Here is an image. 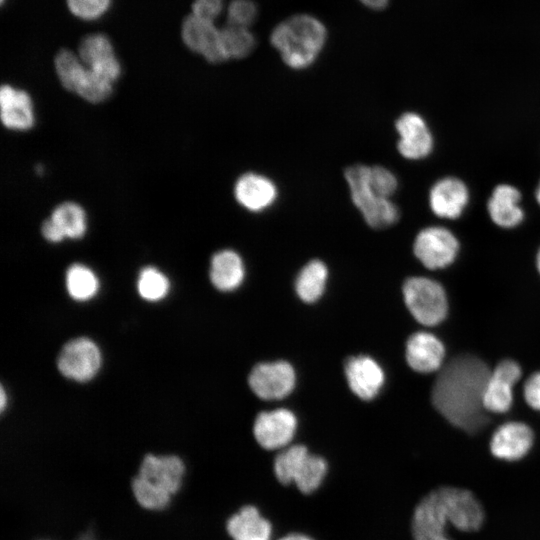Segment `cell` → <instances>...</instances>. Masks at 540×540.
Returning a JSON list of instances; mask_svg holds the SVG:
<instances>
[{
	"label": "cell",
	"instance_id": "obj_8",
	"mask_svg": "<svg viewBox=\"0 0 540 540\" xmlns=\"http://www.w3.org/2000/svg\"><path fill=\"white\" fill-rule=\"evenodd\" d=\"M249 386L263 400H279L288 396L296 384L293 366L286 361L263 362L254 366Z\"/></svg>",
	"mask_w": 540,
	"mask_h": 540
},
{
	"label": "cell",
	"instance_id": "obj_34",
	"mask_svg": "<svg viewBox=\"0 0 540 540\" xmlns=\"http://www.w3.org/2000/svg\"><path fill=\"white\" fill-rule=\"evenodd\" d=\"M369 182L377 194L385 198H391L398 189L396 175L381 165L369 166Z\"/></svg>",
	"mask_w": 540,
	"mask_h": 540
},
{
	"label": "cell",
	"instance_id": "obj_20",
	"mask_svg": "<svg viewBox=\"0 0 540 540\" xmlns=\"http://www.w3.org/2000/svg\"><path fill=\"white\" fill-rule=\"evenodd\" d=\"M405 357L414 371L431 373L440 370L443 366L445 348L433 334L416 332L406 342Z\"/></svg>",
	"mask_w": 540,
	"mask_h": 540
},
{
	"label": "cell",
	"instance_id": "obj_42",
	"mask_svg": "<svg viewBox=\"0 0 540 540\" xmlns=\"http://www.w3.org/2000/svg\"><path fill=\"white\" fill-rule=\"evenodd\" d=\"M77 540H95V538L92 533L87 532L81 535Z\"/></svg>",
	"mask_w": 540,
	"mask_h": 540
},
{
	"label": "cell",
	"instance_id": "obj_9",
	"mask_svg": "<svg viewBox=\"0 0 540 540\" xmlns=\"http://www.w3.org/2000/svg\"><path fill=\"white\" fill-rule=\"evenodd\" d=\"M395 129L399 136L397 150L403 158L418 161L432 153L433 134L420 114L412 111L401 114L395 121Z\"/></svg>",
	"mask_w": 540,
	"mask_h": 540
},
{
	"label": "cell",
	"instance_id": "obj_17",
	"mask_svg": "<svg viewBox=\"0 0 540 540\" xmlns=\"http://www.w3.org/2000/svg\"><path fill=\"white\" fill-rule=\"evenodd\" d=\"M233 193L241 207L255 213L270 208L278 198L274 181L255 172L242 174L234 184Z\"/></svg>",
	"mask_w": 540,
	"mask_h": 540
},
{
	"label": "cell",
	"instance_id": "obj_37",
	"mask_svg": "<svg viewBox=\"0 0 540 540\" xmlns=\"http://www.w3.org/2000/svg\"><path fill=\"white\" fill-rule=\"evenodd\" d=\"M524 398L529 406L540 411V372L532 374L525 382Z\"/></svg>",
	"mask_w": 540,
	"mask_h": 540
},
{
	"label": "cell",
	"instance_id": "obj_25",
	"mask_svg": "<svg viewBox=\"0 0 540 540\" xmlns=\"http://www.w3.org/2000/svg\"><path fill=\"white\" fill-rule=\"evenodd\" d=\"M50 218L61 230L65 238L79 239L87 230L84 209L75 202H63L55 207Z\"/></svg>",
	"mask_w": 540,
	"mask_h": 540
},
{
	"label": "cell",
	"instance_id": "obj_29",
	"mask_svg": "<svg viewBox=\"0 0 540 540\" xmlns=\"http://www.w3.org/2000/svg\"><path fill=\"white\" fill-rule=\"evenodd\" d=\"M78 56L86 67L100 64L115 57L114 48L108 36L94 33L85 36L78 47Z\"/></svg>",
	"mask_w": 540,
	"mask_h": 540
},
{
	"label": "cell",
	"instance_id": "obj_21",
	"mask_svg": "<svg viewBox=\"0 0 540 540\" xmlns=\"http://www.w3.org/2000/svg\"><path fill=\"white\" fill-rule=\"evenodd\" d=\"M0 114L3 125L10 130L26 131L35 123L30 95L9 84L2 85L0 89Z\"/></svg>",
	"mask_w": 540,
	"mask_h": 540
},
{
	"label": "cell",
	"instance_id": "obj_23",
	"mask_svg": "<svg viewBox=\"0 0 540 540\" xmlns=\"http://www.w3.org/2000/svg\"><path fill=\"white\" fill-rule=\"evenodd\" d=\"M226 528L233 540H270L272 532L270 522L251 505L243 506L232 515Z\"/></svg>",
	"mask_w": 540,
	"mask_h": 540
},
{
	"label": "cell",
	"instance_id": "obj_41",
	"mask_svg": "<svg viewBox=\"0 0 540 540\" xmlns=\"http://www.w3.org/2000/svg\"><path fill=\"white\" fill-rule=\"evenodd\" d=\"M6 403H7V396H6L4 387H1V394H0V407H1V411H4L5 406H6Z\"/></svg>",
	"mask_w": 540,
	"mask_h": 540
},
{
	"label": "cell",
	"instance_id": "obj_22",
	"mask_svg": "<svg viewBox=\"0 0 540 540\" xmlns=\"http://www.w3.org/2000/svg\"><path fill=\"white\" fill-rule=\"evenodd\" d=\"M209 274L215 288L229 292L237 289L243 283L245 265L236 251L223 249L212 256Z\"/></svg>",
	"mask_w": 540,
	"mask_h": 540
},
{
	"label": "cell",
	"instance_id": "obj_6",
	"mask_svg": "<svg viewBox=\"0 0 540 540\" xmlns=\"http://www.w3.org/2000/svg\"><path fill=\"white\" fill-rule=\"evenodd\" d=\"M404 302L411 315L422 325L441 323L448 311L445 290L435 280L426 277H410L402 287Z\"/></svg>",
	"mask_w": 540,
	"mask_h": 540
},
{
	"label": "cell",
	"instance_id": "obj_24",
	"mask_svg": "<svg viewBox=\"0 0 540 540\" xmlns=\"http://www.w3.org/2000/svg\"><path fill=\"white\" fill-rule=\"evenodd\" d=\"M327 280L326 264L318 259L311 260L302 267L296 277V293L303 302H316L324 293Z\"/></svg>",
	"mask_w": 540,
	"mask_h": 540
},
{
	"label": "cell",
	"instance_id": "obj_14",
	"mask_svg": "<svg viewBox=\"0 0 540 540\" xmlns=\"http://www.w3.org/2000/svg\"><path fill=\"white\" fill-rule=\"evenodd\" d=\"M521 368L513 360H503L491 371L484 395L483 406L492 413L507 412L513 402V387L521 377Z\"/></svg>",
	"mask_w": 540,
	"mask_h": 540
},
{
	"label": "cell",
	"instance_id": "obj_19",
	"mask_svg": "<svg viewBox=\"0 0 540 540\" xmlns=\"http://www.w3.org/2000/svg\"><path fill=\"white\" fill-rule=\"evenodd\" d=\"M184 470V464L177 456L148 454L143 459L137 476L172 495L181 486Z\"/></svg>",
	"mask_w": 540,
	"mask_h": 540
},
{
	"label": "cell",
	"instance_id": "obj_28",
	"mask_svg": "<svg viewBox=\"0 0 540 540\" xmlns=\"http://www.w3.org/2000/svg\"><path fill=\"white\" fill-rule=\"evenodd\" d=\"M66 287L73 299L85 301L95 296L99 282L90 268L82 264H73L66 272Z\"/></svg>",
	"mask_w": 540,
	"mask_h": 540
},
{
	"label": "cell",
	"instance_id": "obj_45",
	"mask_svg": "<svg viewBox=\"0 0 540 540\" xmlns=\"http://www.w3.org/2000/svg\"><path fill=\"white\" fill-rule=\"evenodd\" d=\"M3 1H4V0H2V2H3Z\"/></svg>",
	"mask_w": 540,
	"mask_h": 540
},
{
	"label": "cell",
	"instance_id": "obj_18",
	"mask_svg": "<svg viewBox=\"0 0 540 540\" xmlns=\"http://www.w3.org/2000/svg\"><path fill=\"white\" fill-rule=\"evenodd\" d=\"M521 198L517 187L507 183L496 185L486 205L490 220L505 229L519 226L525 218V212L520 205Z\"/></svg>",
	"mask_w": 540,
	"mask_h": 540
},
{
	"label": "cell",
	"instance_id": "obj_7",
	"mask_svg": "<svg viewBox=\"0 0 540 540\" xmlns=\"http://www.w3.org/2000/svg\"><path fill=\"white\" fill-rule=\"evenodd\" d=\"M459 248L460 243L456 235L440 225L421 229L413 242L415 257L430 270L442 269L452 264Z\"/></svg>",
	"mask_w": 540,
	"mask_h": 540
},
{
	"label": "cell",
	"instance_id": "obj_35",
	"mask_svg": "<svg viewBox=\"0 0 540 540\" xmlns=\"http://www.w3.org/2000/svg\"><path fill=\"white\" fill-rule=\"evenodd\" d=\"M70 12L82 20H95L103 16L111 0H66Z\"/></svg>",
	"mask_w": 540,
	"mask_h": 540
},
{
	"label": "cell",
	"instance_id": "obj_2",
	"mask_svg": "<svg viewBox=\"0 0 540 540\" xmlns=\"http://www.w3.org/2000/svg\"><path fill=\"white\" fill-rule=\"evenodd\" d=\"M485 512L474 493L455 486H440L426 494L416 505L411 533L414 540H452L448 528L461 532L478 531Z\"/></svg>",
	"mask_w": 540,
	"mask_h": 540
},
{
	"label": "cell",
	"instance_id": "obj_44",
	"mask_svg": "<svg viewBox=\"0 0 540 540\" xmlns=\"http://www.w3.org/2000/svg\"><path fill=\"white\" fill-rule=\"evenodd\" d=\"M536 267L538 269V272L540 273V248L537 252V255H536Z\"/></svg>",
	"mask_w": 540,
	"mask_h": 540
},
{
	"label": "cell",
	"instance_id": "obj_15",
	"mask_svg": "<svg viewBox=\"0 0 540 540\" xmlns=\"http://www.w3.org/2000/svg\"><path fill=\"white\" fill-rule=\"evenodd\" d=\"M345 376L351 391L360 399H374L385 383V373L380 364L368 355H357L345 362Z\"/></svg>",
	"mask_w": 540,
	"mask_h": 540
},
{
	"label": "cell",
	"instance_id": "obj_5",
	"mask_svg": "<svg viewBox=\"0 0 540 540\" xmlns=\"http://www.w3.org/2000/svg\"><path fill=\"white\" fill-rule=\"evenodd\" d=\"M274 473L281 484L294 482L302 493L310 494L326 476L327 463L324 458L311 454L304 445H292L275 457Z\"/></svg>",
	"mask_w": 540,
	"mask_h": 540
},
{
	"label": "cell",
	"instance_id": "obj_38",
	"mask_svg": "<svg viewBox=\"0 0 540 540\" xmlns=\"http://www.w3.org/2000/svg\"><path fill=\"white\" fill-rule=\"evenodd\" d=\"M43 237L53 243H57L65 239L63 233L51 218L46 219L41 226Z\"/></svg>",
	"mask_w": 540,
	"mask_h": 540
},
{
	"label": "cell",
	"instance_id": "obj_11",
	"mask_svg": "<svg viewBox=\"0 0 540 540\" xmlns=\"http://www.w3.org/2000/svg\"><path fill=\"white\" fill-rule=\"evenodd\" d=\"M181 37L185 46L192 52L202 55L210 63L227 61L221 42L220 29L214 22L188 15L181 27Z\"/></svg>",
	"mask_w": 540,
	"mask_h": 540
},
{
	"label": "cell",
	"instance_id": "obj_30",
	"mask_svg": "<svg viewBox=\"0 0 540 540\" xmlns=\"http://www.w3.org/2000/svg\"><path fill=\"white\" fill-rule=\"evenodd\" d=\"M137 289L143 299L158 301L167 295L169 291V280L157 268L152 266L145 267L139 273Z\"/></svg>",
	"mask_w": 540,
	"mask_h": 540
},
{
	"label": "cell",
	"instance_id": "obj_10",
	"mask_svg": "<svg viewBox=\"0 0 540 540\" xmlns=\"http://www.w3.org/2000/svg\"><path fill=\"white\" fill-rule=\"evenodd\" d=\"M58 369L67 378L83 382L95 376L101 365V353L88 338L69 341L58 357Z\"/></svg>",
	"mask_w": 540,
	"mask_h": 540
},
{
	"label": "cell",
	"instance_id": "obj_36",
	"mask_svg": "<svg viewBox=\"0 0 540 540\" xmlns=\"http://www.w3.org/2000/svg\"><path fill=\"white\" fill-rule=\"evenodd\" d=\"M224 8V0H194L192 3V14L215 23Z\"/></svg>",
	"mask_w": 540,
	"mask_h": 540
},
{
	"label": "cell",
	"instance_id": "obj_1",
	"mask_svg": "<svg viewBox=\"0 0 540 540\" xmlns=\"http://www.w3.org/2000/svg\"><path fill=\"white\" fill-rule=\"evenodd\" d=\"M491 370L477 356L462 354L443 365L432 387V403L453 426L469 434L488 423L483 406L484 390Z\"/></svg>",
	"mask_w": 540,
	"mask_h": 540
},
{
	"label": "cell",
	"instance_id": "obj_27",
	"mask_svg": "<svg viewBox=\"0 0 540 540\" xmlns=\"http://www.w3.org/2000/svg\"><path fill=\"white\" fill-rule=\"evenodd\" d=\"M54 64L62 86L66 90L76 93L87 70L78 54L68 49H61L55 56Z\"/></svg>",
	"mask_w": 540,
	"mask_h": 540
},
{
	"label": "cell",
	"instance_id": "obj_4",
	"mask_svg": "<svg viewBox=\"0 0 540 540\" xmlns=\"http://www.w3.org/2000/svg\"><path fill=\"white\" fill-rule=\"evenodd\" d=\"M344 176L352 202L360 211L364 221L374 229L394 225L400 218L398 206L377 194L369 182V166L354 164L346 168Z\"/></svg>",
	"mask_w": 540,
	"mask_h": 540
},
{
	"label": "cell",
	"instance_id": "obj_43",
	"mask_svg": "<svg viewBox=\"0 0 540 540\" xmlns=\"http://www.w3.org/2000/svg\"><path fill=\"white\" fill-rule=\"evenodd\" d=\"M535 199H536L537 203L540 206V180H539V182L537 184V187H536V190H535Z\"/></svg>",
	"mask_w": 540,
	"mask_h": 540
},
{
	"label": "cell",
	"instance_id": "obj_12",
	"mask_svg": "<svg viewBox=\"0 0 540 540\" xmlns=\"http://www.w3.org/2000/svg\"><path fill=\"white\" fill-rule=\"evenodd\" d=\"M297 429L295 414L285 408L259 413L254 421L253 434L257 443L266 450L285 448Z\"/></svg>",
	"mask_w": 540,
	"mask_h": 540
},
{
	"label": "cell",
	"instance_id": "obj_39",
	"mask_svg": "<svg viewBox=\"0 0 540 540\" xmlns=\"http://www.w3.org/2000/svg\"><path fill=\"white\" fill-rule=\"evenodd\" d=\"M361 4L371 10H383L387 7L389 0H359Z\"/></svg>",
	"mask_w": 540,
	"mask_h": 540
},
{
	"label": "cell",
	"instance_id": "obj_3",
	"mask_svg": "<svg viewBox=\"0 0 540 540\" xmlns=\"http://www.w3.org/2000/svg\"><path fill=\"white\" fill-rule=\"evenodd\" d=\"M327 40L325 25L309 14H295L281 21L270 35L272 46L282 61L292 69L311 66Z\"/></svg>",
	"mask_w": 540,
	"mask_h": 540
},
{
	"label": "cell",
	"instance_id": "obj_40",
	"mask_svg": "<svg viewBox=\"0 0 540 540\" xmlns=\"http://www.w3.org/2000/svg\"><path fill=\"white\" fill-rule=\"evenodd\" d=\"M279 540H313L311 539L310 537L304 535V534H299V533H291V534H288L282 538H280Z\"/></svg>",
	"mask_w": 540,
	"mask_h": 540
},
{
	"label": "cell",
	"instance_id": "obj_31",
	"mask_svg": "<svg viewBox=\"0 0 540 540\" xmlns=\"http://www.w3.org/2000/svg\"><path fill=\"white\" fill-rule=\"evenodd\" d=\"M112 91L113 82L87 68L76 94L90 103L97 104L108 99Z\"/></svg>",
	"mask_w": 540,
	"mask_h": 540
},
{
	"label": "cell",
	"instance_id": "obj_33",
	"mask_svg": "<svg viewBox=\"0 0 540 540\" xmlns=\"http://www.w3.org/2000/svg\"><path fill=\"white\" fill-rule=\"evenodd\" d=\"M227 24L250 28L258 16V7L253 0H232L226 9Z\"/></svg>",
	"mask_w": 540,
	"mask_h": 540
},
{
	"label": "cell",
	"instance_id": "obj_32",
	"mask_svg": "<svg viewBox=\"0 0 540 540\" xmlns=\"http://www.w3.org/2000/svg\"><path fill=\"white\" fill-rule=\"evenodd\" d=\"M132 491L137 502L150 510L164 509L169 504L171 496L138 476L132 481Z\"/></svg>",
	"mask_w": 540,
	"mask_h": 540
},
{
	"label": "cell",
	"instance_id": "obj_26",
	"mask_svg": "<svg viewBox=\"0 0 540 540\" xmlns=\"http://www.w3.org/2000/svg\"><path fill=\"white\" fill-rule=\"evenodd\" d=\"M220 34L227 60L245 58L256 47V38L250 28L226 24Z\"/></svg>",
	"mask_w": 540,
	"mask_h": 540
},
{
	"label": "cell",
	"instance_id": "obj_13",
	"mask_svg": "<svg viewBox=\"0 0 540 540\" xmlns=\"http://www.w3.org/2000/svg\"><path fill=\"white\" fill-rule=\"evenodd\" d=\"M470 201L466 183L455 176H445L433 183L428 193L431 212L441 219L455 220L462 216Z\"/></svg>",
	"mask_w": 540,
	"mask_h": 540
},
{
	"label": "cell",
	"instance_id": "obj_16",
	"mask_svg": "<svg viewBox=\"0 0 540 540\" xmlns=\"http://www.w3.org/2000/svg\"><path fill=\"white\" fill-rule=\"evenodd\" d=\"M533 442L534 434L528 425L522 422H507L493 433L490 452L500 460L518 461L528 454Z\"/></svg>",
	"mask_w": 540,
	"mask_h": 540
}]
</instances>
